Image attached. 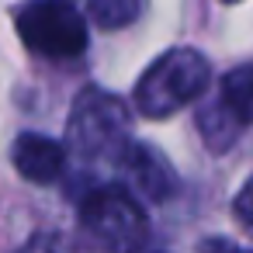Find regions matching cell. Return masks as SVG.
I'll list each match as a JSON object with an SVG mask.
<instances>
[{
  "mask_svg": "<svg viewBox=\"0 0 253 253\" xmlns=\"http://www.w3.org/2000/svg\"><path fill=\"white\" fill-rule=\"evenodd\" d=\"M11 160L18 167V173L32 184H52L63 177L66 170V146L42 135V132H21L14 139Z\"/></svg>",
  "mask_w": 253,
  "mask_h": 253,
  "instance_id": "cell-5",
  "label": "cell"
},
{
  "mask_svg": "<svg viewBox=\"0 0 253 253\" xmlns=\"http://www.w3.org/2000/svg\"><path fill=\"white\" fill-rule=\"evenodd\" d=\"M211 80V66L205 52L180 45L163 52L135 84V108L146 118H170L180 108L194 104Z\"/></svg>",
  "mask_w": 253,
  "mask_h": 253,
  "instance_id": "cell-1",
  "label": "cell"
},
{
  "mask_svg": "<svg viewBox=\"0 0 253 253\" xmlns=\"http://www.w3.org/2000/svg\"><path fill=\"white\" fill-rule=\"evenodd\" d=\"M218 101L239 125H253V63L232 66L218 84Z\"/></svg>",
  "mask_w": 253,
  "mask_h": 253,
  "instance_id": "cell-7",
  "label": "cell"
},
{
  "mask_svg": "<svg viewBox=\"0 0 253 253\" xmlns=\"http://www.w3.org/2000/svg\"><path fill=\"white\" fill-rule=\"evenodd\" d=\"M70 149L84 160H122L132 139V118L118 94H108L101 87H87L77 94L70 122H66Z\"/></svg>",
  "mask_w": 253,
  "mask_h": 253,
  "instance_id": "cell-2",
  "label": "cell"
},
{
  "mask_svg": "<svg viewBox=\"0 0 253 253\" xmlns=\"http://www.w3.org/2000/svg\"><path fill=\"white\" fill-rule=\"evenodd\" d=\"M198 253H253V250H239L232 239H225V236H211V239L201 243Z\"/></svg>",
  "mask_w": 253,
  "mask_h": 253,
  "instance_id": "cell-12",
  "label": "cell"
},
{
  "mask_svg": "<svg viewBox=\"0 0 253 253\" xmlns=\"http://www.w3.org/2000/svg\"><path fill=\"white\" fill-rule=\"evenodd\" d=\"M232 211H236L239 225L253 236V173H250V177H246V184L236 191V198H232Z\"/></svg>",
  "mask_w": 253,
  "mask_h": 253,
  "instance_id": "cell-11",
  "label": "cell"
},
{
  "mask_svg": "<svg viewBox=\"0 0 253 253\" xmlns=\"http://www.w3.org/2000/svg\"><path fill=\"white\" fill-rule=\"evenodd\" d=\"M18 253H87V246L66 232H56V229H45V232H35Z\"/></svg>",
  "mask_w": 253,
  "mask_h": 253,
  "instance_id": "cell-10",
  "label": "cell"
},
{
  "mask_svg": "<svg viewBox=\"0 0 253 253\" xmlns=\"http://www.w3.org/2000/svg\"><path fill=\"white\" fill-rule=\"evenodd\" d=\"M21 42L45 59H77L87 49V21L73 4L42 0L18 11Z\"/></svg>",
  "mask_w": 253,
  "mask_h": 253,
  "instance_id": "cell-4",
  "label": "cell"
},
{
  "mask_svg": "<svg viewBox=\"0 0 253 253\" xmlns=\"http://www.w3.org/2000/svg\"><path fill=\"white\" fill-rule=\"evenodd\" d=\"M118 163H122L125 177L132 180V187L149 201H167L173 194V187H177V177H173L167 156L160 149H153V146L132 142Z\"/></svg>",
  "mask_w": 253,
  "mask_h": 253,
  "instance_id": "cell-6",
  "label": "cell"
},
{
  "mask_svg": "<svg viewBox=\"0 0 253 253\" xmlns=\"http://www.w3.org/2000/svg\"><path fill=\"white\" fill-rule=\"evenodd\" d=\"M87 14H90V21H94L97 28L115 32V28L132 25V21L142 14V7L135 4V0H94V4L87 7Z\"/></svg>",
  "mask_w": 253,
  "mask_h": 253,
  "instance_id": "cell-9",
  "label": "cell"
},
{
  "mask_svg": "<svg viewBox=\"0 0 253 253\" xmlns=\"http://www.w3.org/2000/svg\"><path fill=\"white\" fill-rule=\"evenodd\" d=\"M198 128H201V135H205V142L215 149V153H222V149H229L232 142H236V135H239V122L225 111V104L222 101H211L208 108H201L198 111Z\"/></svg>",
  "mask_w": 253,
  "mask_h": 253,
  "instance_id": "cell-8",
  "label": "cell"
},
{
  "mask_svg": "<svg viewBox=\"0 0 253 253\" xmlns=\"http://www.w3.org/2000/svg\"><path fill=\"white\" fill-rule=\"evenodd\" d=\"M80 225L104 253H139L149 236L139 198L122 184L94 187L80 201Z\"/></svg>",
  "mask_w": 253,
  "mask_h": 253,
  "instance_id": "cell-3",
  "label": "cell"
}]
</instances>
